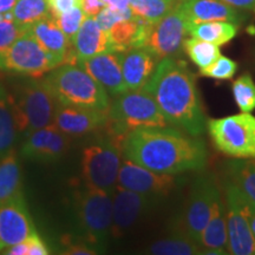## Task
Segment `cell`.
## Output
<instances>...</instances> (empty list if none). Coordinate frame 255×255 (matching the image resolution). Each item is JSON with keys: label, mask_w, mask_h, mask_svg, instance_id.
Masks as SVG:
<instances>
[{"label": "cell", "mask_w": 255, "mask_h": 255, "mask_svg": "<svg viewBox=\"0 0 255 255\" xmlns=\"http://www.w3.org/2000/svg\"><path fill=\"white\" fill-rule=\"evenodd\" d=\"M124 157L162 174L180 175L206 168L208 151L197 136L175 128H144L126 137Z\"/></svg>", "instance_id": "6da1fadb"}, {"label": "cell", "mask_w": 255, "mask_h": 255, "mask_svg": "<svg viewBox=\"0 0 255 255\" xmlns=\"http://www.w3.org/2000/svg\"><path fill=\"white\" fill-rule=\"evenodd\" d=\"M152 96L169 126L191 136H201L207 120L196 88V77L184 60L177 57L161 59L144 87Z\"/></svg>", "instance_id": "7a4b0ae2"}, {"label": "cell", "mask_w": 255, "mask_h": 255, "mask_svg": "<svg viewBox=\"0 0 255 255\" xmlns=\"http://www.w3.org/2000/svg\"><path fill=\"white\" fill-rule=\"evenodd\" d=\"M19 132L25 135L55 122L59 103L44 79L30 77L7 91Z\"/></svg>", "instance_id": "3957f363"}, {"label": "cell", "mask_w": 255, "mask_h": 255, "mask_svg": "<svg viewBox=\"0 0 255 255\" xmlns=\"http://www.w3.org/2000/svg\"><path fill=\"white\" fill-rule=\"evenodd\" d=\"M44 81L60 105L110 109L107 90L79 65H60L50 71Z\"/></svg>", "instance_id": "277c9868"}, {"label": "cell", "mask_w": 255, "mask_h": 255, "mask_svg": "<svg viewBox=\"0 0 255 255\" xmlns=\"http://www.w3.org/2000/svg\"><path fill=\"white\" fill-rule=\"evenodd\" d=\"M168 126L157 103L144 88L117 96L110 105L109 120L105 124L110 132L123 137L137 129Z\"/></svg>", "instance_id": "5b68a950"}, {"label": "cell", "mask_w": 255, "mask_h": 255, "mask_svg": "<svg viewBox=\"0 0 255 255\" xmlns=\"http://www.w3.org/2000/svg\"><path fill=\"white\" fill-rule=\"evenodd\" d=\"M126 137L108 130V135L97 138L83 149L82 177L85 186L97 188L113 195L117 178Z\"/></svg>", "instance_id": "8992f818"}, {"label": "cell", "mask_w": 255, "mask_h": 255, "mask_svg": "<svg viewBox=\"0 0 255 255\" xmlns=\"http://www.w3.org/2000/svg\"><path fill=\"white\" fill-rule=\"evenodd\" d=\"M75 209L85 241L103 251L111 235L113 195L84 184L75 193Z\"/></svg>", "instance_id": "52a82bcc"}, {"label": "cell", "mask_w": 255, "mask_h": 255, "mask_svg": "<svg viewBox=\"0 0 255 255\" xmlns=\"http://www.w3.org/2000/svg\"><path fill=\"white\" fill-rule=\"evenodd\" d=\"M215 148L237 159H255V116L241 113L207 121Z\"/></svg>", "instance_id": "ba28073f"}, {"label": "cell", "mask_w": 255, "mask_h": 255, "mask_svg": "<svg viewBox=\"0 0 255 255\" xmlns=\"http://www.w3.org/2000/svg\"><path fill=\"white\" fill-rule=\"evenodd\" d=\"M188 33V21L177 5L155 23L142 21L135 47H143L157 60L176 57Z\"/></svg>", "instance_id": "9c48e42d"}, {"label": "cell", "mask_w": 255, "mask_h": 255, "mask_svg": "<svg viewBox=\"0 0 255 255\" xmlns=\"http://www.w3.org/2000/svg\"><path fill=\"white\" fill-rule=\"evenodd\" d=\"M58 66V62L28 30L0 52V70L14 75L40 78Z\"/></svg>", "instance_id": "30bf717a"}, {"label": "cell", "mask_w": 255, "mask_h": 255, "mask_svg": "<svg viewBox=\"0 0 255 255\" xmlns=\"http://www.w3.org/2000/svg\"><path fill=\"white\" fill-rule=\"evenodd\" d=\"M220 193L215 178L208 174L197 176L191 184L183 215L176 225L199 244L212 214L215 197Z\"/></svg>", "instance_id": "8fae6325"}, {"label": "cell", "mask_w": 255, "mask_h": 255, "mask_svg": "<svg viewBox=\"0 0 255 255\" xmlns=\"http://www.w3.org/2000/svg\"><path fill=\"white\" fill-rule=\"evenodd\" d=\"M225 196L229 254L254 255L255 237L248 220L251 205L228 181L225 183Z\"/></svg>", "instance_id": "7c38bea8"}, {"label": "cell", "mask_w": 255, "mask_h": 255, "mask_svg": "<svg viewBox=\"0 0 255 255\" xmlns=\"http://www.w3.org/2000/svg\"><path fill=\"white\" fill-rule=\"evenodd\" d=\"M117 186L162 200L176 188L177 178L176 175L157 173L124 157Z\"/></svg>", "instance_id": "4fadbf2b"}, {"label": "cell", "mask_w": 255, "mask_h": 255, "mask_svg": "<svg viewBox=\"0 0 255 255\" xmlns=\"http://www.w3.org/2000/svg\"><path fill=\"white\" fill-rule=\"evenodd\" d=\"M159 199L116 186L113 194L111 237L121 238L159 203Z\"/></svg>", "instance_id": "5bb4252c"}, {"label": "cell", "mask_w": 255, "mask_h": 255, "mask_svg": "<svg viewBox=\"0 0 255 255\" xmlns=\"http://www.w3.org/2000/svg\"><path fill=\"white\" fill-rule=\"evenodd\" d=\"M71 144V136L60 131L55 123L26 135L21 145L25 158L40 163H55L65 155Z\"/></svg>", "instance_id": "9a60e30c"}, {"label": "cell", "mask_w": 255, "mask_h": 255, "mask_svg": "<svg viewBox=\"0 0 255 255\" xmlns=\"http://www.w3.org/2000/svg\"><path fill=\"white\" fill-rule=\"evenodd\" d=\"M37 234L24 195L0 206V253Z\"/></svg>", "instance_id": "2e32d148"}, {"label": "cell", "mask_w": 255, "mask_h": 255, "mask_svg": "<svg viewBox=\"0 0 255 255\" xmlns=\"http://www.w3.org/2000/svg\"><path fill=\"white\" fill-rule=\"evenodd\" d=\"M109 110L59 104L53 123L66 135L83 136L104 128L109 120Z\"/></svg>", "instance_id": "e0dca14e"}, {"label": "cell", "mask_w": 255, "mask_h": 255, "mask_svg": "<svg viewBox=\"0 0 255 255\" xmlns=\"http://www.w3.org/2000/svg\"><path fill=\"white\" fill-rule=\"evenodd\" d=\"M28 31L33 34L38 43L58 62L59 66L68 63H76L72 44L64 34L52 13L31 25Z\"/></svg>", "instance_id": "ac0fdd59"}, {"label": "cell", "mask_w": 255, "mask_h": 255, "mask_svg": "<svg viewBox=\"0 0 255 255\" xmlns=\"http://www.w3.org/2000/svg\"><path fill=\"white\" fill-rule=\"evenodd\" d=\"M107 90L108 94L119 96L128 91L123 79L119 52H104L77 63Z\"/></svg>", "instance_id": "d6986e66"}, {"label": "cell", "mask_w": 255, "mask_h": 255, "mask_svg": "<svg viewBox=\"0 0 255 255\" xmlns=\"http://www.w3.org/2000/svg\"><path fill=\"white\" fill-rule=\"evenodd\" d=\"M119 55L127 90L144 88L154 75L159 60L143 47H131L119 52Z\"/></svg>", "instance_id": "ffe728a7"}, {"label": "cell", "mask_w": 255, "mask_h": 255, "mask_svg": "<svg viewBox=\"0 0 255 255\" xmlns=\"http://www.w3.org/2000/svg\"><path fill=\"white\" fill-rule=\"evenodd\" d=\"M188 24L205 21H232L240 24L244 14L221 0H181L178 4Z\"/></svg>", "instance_id": "44dd1931"}, {"label": "cell", "mask_w": 255, "mask_h": 255, "mask_svg": "<svg viewBox=\"0 0 255 255\" xmlns=\"http://www.w3.org/2000/svg\"><path fill=\"white\" fill-rule=\"evenodd\" d=\"M72 49L76 63L113 51L109 33L100 26L94 17H85L72 41Z\"/></svg>", "instance_id": "7402d4cb"}, {"label": "cell", "mask_w": 255, "mask_h": 255, "mask_svg": "<svg viewBox=\"0 0 255 255\" xmlns=\"http://www.w3.org/2000/svg\"><path fill=\"white\" fill-rule=\"evenodd\" d=\"M200 245L202 254H229L226 203L222 201L221 193L215 197L209 221L201 235Z\"/></svg>", "instance_id": "603a6c76"}, {"label": "cell", "mask_w": 255, "mask_h": 255, "mask_svg": "<svg viewBox=\"0 0 255 255\" xmlns=\"http://www.w3.org/2000/svg\"><path fill=\"white\" fill-rule=\"evenodd\" d=\"M146 253L154 255H197L202 254V247L176 225L169 237L152 242L146 248Z\"/></svg>", "instance_id": "cb8c5ba5"}, {"label": "cell", "mask_w": 255, "mask_h": 255, "mask_svg": "<svg viewBox=\"0 0 255 255\" xmlns=\"http://www.w3.org/2000/svg\"><path fill=\"white\" fill-rule=\"evenodd\" d=\"M21 187L20 164L14 149H12L0 158V206L23 194Z\"/></svg>", "instance_id": "d4e9b609"}, {"label": "cell", "mask_w": 255, "mask_h": 255, "mask_svg": "<svg viewBox=\"0 0 255 255\" xmlns=\"http://www.w3.org/2000/svg\"><path fill=\"white\" fill-rule=\"evenodd\" d=\"M227 181L237 188L255 209V159H239L227 163Z\"/></svg>", "instance_id": "484cf974"}, {"label": "cell", "mask_w": 255, "mask_h": 255, "mask_svg": "<svg viewBox=\"0 0 255 255\" xmlns=\"http://www.w3.org/2000/svg\"><path fill=\"white\" fill-rule=\"evenodd\" d=\"M188 32L194 38L221 46L237 36L238 25L232 21H205L188 24Z\"/></svg>", "instance_id": "4316f807"}, {"label": "cell", "mask_w": 255, "mask_h": 255, "mask_svg": "<svg viewBox=\"0 0 255 255\" xmlns=\"http://www.w3.org/2000/svg\"><path fill=\"white\" fill-rule=\"evenodd\" d=\"M143 19L133 15L130 19L120 20L108 31L111 47L114 52H122L136 46Z\"/></svg>", "instance_id": "83f0119b"}, {"label": "cell", "mask_w": 255, "mask_h": 255, "mask_svg": "<svg viewBox=\"0 0 255 255\" xmlns=\"http://www.w3.org/2000/svg\"><path fill=\"white\" fill-rule=\"evenodd\" d=\"M18 132L7 91L0 87V158L13 149Z\"/></svg>", "instance_id": "f1b7e54d"}, {"label": "cell", "mask_w": 255, "mask_h": 255, "mask_svg": "<svg viewBox=\"0 0 255 255\" xmlns=\"http://www.w3.org/2000/svg\"><path fill=\"white\" fill-rule=\"evenodd\" d=\"M181 0H129L132 14L148 23H155L167 15Z\"/></svg>", "instance_id": "f546056e"}, {"label": "cell", "mask_w": 255, "mask_h": 255, "mask_svg": "<svg viewBox=\"0 0 255 255\" xmlns=\"http://www.w3.org/2000/svg\"><path fill=\"white\" fill-rule=\"evenodd\" d=\"M50 13L47 0H17L11 11L14 20L27 28Z\"/></svg>", "instance_id": "4dcf8cb0"}, {"label": "cell", "mask_w": 255, "mask_h": 255, "mask_svg": "<svg viewBox=\"0 0 255 255\" xmlns=\"http://www.w3.org/2000/svg\"><path fill=\"white\" fill-rule=\"evenodd\" d=\"M183 49L191 62L200 69L210 65L221 56V50L219 45L194 37L184 39Z\"/></svg>", "instance_id": "1f68e13d"}, {"label": "cell", "mask_w": 255, "mask_h": 255, "mask_svg": "<svg viewBox=\"0 0 255 255\" xmlns=\"http://www.w3.org/2000/svg\"><path fill=\"white\" fill-rule=\"evenodd\" d=\"M232 92L241 113L255 110V83L250 73H244L233 82Z\"/></svg>", "instance_id": "d6a6232c"}, {"label": "cell", "mask_w": 255, "mask_h": 255, "mask_svg": "<svg viewBox=\"0 0 255 255\" xmlns=\"http://www.w3.org/2000/svg\"><path fill=\"white\" fill-rule=\"evenodd\" d=\"M27 30L14 20L11 12L0 14V52L11 46Z\"/></svg>", "instance_id": "836d02e7"}, {"label": "cell", "mask_w": 255, "mask_h": 255, "mask_svg": "<svg viewBox=\"0 0 255 255\" xmlns=\"http://www.w3.org/2000/svg\"><path fill=\"white\" fill-rule=\"evenodd\" d=\"M238 71V64L228 57L220 56L215 62L206 68L200 69V73L205 77L218 79V81H228L234 77Z\"/></svg>", "instance_id": "e575fe53"}, {"label": "cell", "mask_w": 255, "mask_h": 255, "mask_svg": "<svg viewBox=\"0 0 255 255\" xmlns=\"http://www.w3.org/2000/svg\"><path fill=\"white\" fill-rule=\"evenodd\" d=\"M85 17L87 15L84 14L81 6H75V7L69 9V11L64 12V13L59 14L58 17H56L59 27L62 28L64 34H65L71 44L73 39H75L76 34H77L79 27H81L83 21H84Z\"/></svg>", "instance_id": "d590c367"}, {"label": "cell", "mask_w": 255, "mask_h": 255, "mask_svg": "<svg viewBox=\"0 0 255 255\" xmlns=\"http://www.w3.org/2000/svg\"><path fill=\"white\" fill-rule=\"evenodd\" d=\"M1 254L6 255H47L50 254L49 247L39 235L34 234L26 240L19 242L17 245L6 248Z\"/></svg>", "instance_id": "8d00e7d4"}, {"label": "cell", "mask_w": 255, "mask_h": 255, "mask_svg": "<svg viewBox=\"0 0 255 255\" xmlns=\"http://www.w3.org/2000/svg\"><path fill=\"white\" fill-rule=\"evenodd\" d=\"M133 14L130 7L124 9H117L113 8L110 6H105L102 11L96 15V20L100 24V26L103 28L104 31H109L115 23L120 20H124V19L132 18Z\"/></svg>", "instance_id": "74e56055"}, {"label": "cell", "mask_w": 255, "mask_h": 255, "mask_svg": "<svg viewBox=\"0 0 255 255\" xmlns=\"http://www.w3.org/2000/svg\"><path fill=\"white\" fill-rule=\"evenodd\" d=\"M64 248H63V254L68 255H92L100 253V251L97 248H95L92 245L89 244L88 241H78V242H72V241H63Z\"/></svg>", "instance_id": "f35d334b"}, {"label": "cell", "mask_w": 255, "mask_h": 255, "mask_svg": "<svg viewBox=\"0 0 255 255\" xmlns=\"http://www.w3.org/2000/svg\"><path fill=\"white\" fill-rule=\"evenodd\" d=\"M50 5V11L55 17L69 11L75 6H81V0H47Z\"/></svg>", "instance_id": "ab89813d"}, {"label": "cell", "mask_w": 255, "mask_h": 255, "mask_svg": "<svg viewBox=\"0 0 255 255\" xmlns=\"http://www.w3.org/2000/svg\"><path fill=\"white\" fill-rule=\"evenodd\" d=\"M103 0H81V7L87 17H96L105 7Z\"/></svg>", "instance_id": "60d3db41"}, {"label": "cell", "mask_w": 255, "mask_h": 255, "mask_svg": "<svg viewBox=\"0 0 255 255\" xmlns=\"http://www.w3.org/2000/svg\"><path fill=\"white\" fill-rule=\"evenodd\" d=\"M226 4L233 6L239 9H247V11L255 12V0H221Z\"/></svg>", "instance_id": "b9f144b4"}, {"label": "cell", "mask_w": 255, "mask_h": 255, "mask_svg": "<svg viewBox=\"0 0 255 255\" xmlns=\"http://www.w3.org/2000/svg\"><path fill=\"white\" fill-rule=\"evenodd\" d=\"M103 2L107 6L117 9H124L129 7V0H103Z\"/></svg>", "instance_id": "7bdbcfd3"}, {"label": "cell", "mask_w": 255, "mask_h": 255, "mask_svg": "<svg viewBox=\"0 0 255 255\" xmlns=\"http://www.w3.org/2000/svg\"><path fill=\"white\" fill-rule=\"evenodd\" d=\"M17 0H0V14L11 12Z\"/></svg>", "instance_id": "ee69618b"}, {"label": "cell", "mask_w": 255, "mask_h": 255, "mask_svg": "<svg viewBox=\"0 0 255 255\" xmlns=\"http://www.w3.org/2000/svg\"><path fill=\"white\" fill-rule=\"evenodd\" d=\"M248 220H250L252 232H253V234L255 237V209L252 206H251L250 210H248Z\"/></svg>", "instance_id": "f6af8a7d"}]
</instances>
